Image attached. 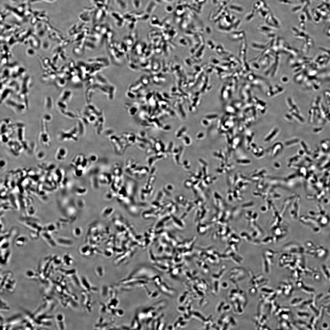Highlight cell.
Listing matches in <instances>:
<instances>
[{
  "label": "cell",
  "mask_w": 330,
  "mask_h": 330,
  "mask_svg": "<svg viewBox=\"0 0 330 330\" xmlns=\"http://www.w3.org/2000/svg\"><path fill=\"white\" fill-rule=\"evenodd\" d=\"M9 309V307L8 306L6 303L4 302L3 300L1 299V310L3 311H7Z\"/></svg>",
  "instance_id": "cell-20"
},
{
  "label": "cell",
  "mask_w": 330,
  "mask_h": 330,
  "mask_svg": "<svg viewBox=\"0 0 330 330\" xmlns=\"http://www.w3.org/2000/svg\"><path fill=\"white\" fill-rule=\"evenodd\" d=\"M57 155V159L58 160H62L65 159L67 156V151L64 148H60L58 150Z\"/></svg>",
  "instance_id": "cell-13"
},
{
  "label": "cell",
  "mask_w": 330,
  "mask_h": 330,
  "mask_svg": "<svg viewBox=\"0 0 330 330\" xmlns=\"http://www.w3.org/2000/svg\"><path fill=\"white\" fill-rule=\"evenodd\" d=\"M40 237L50 247L54 248L57 245L55 238L52 235L46 231L42 230L40 233Z\"/></svg>",
  "instance_id": "cell-3"
},
{
  "label": "cell",
  "mask_w": 330,
  "mask_h": 330,
  "mask_svg": "<svg viewBox=\"0 0 330 330\" xmlns=\"http://www.w3.org/2000/svg\"><path fill=\"white\" fill-rule=\"evenodd\" d=\"M81 283L82 284L83 288L85 289V291H87L89 292H91L92 291L96 290V288H94L91 286V284L86 278L84 277L82 278Z\"/></svg>",
  "instance_id": "cell-9"
},
{
  "label": "cell",
  "mask_w": 330,
  "mask_h": 330,
  "mask_svg": "<svg viewBox=\"0 0 330 330\" xmlns=\"http://www.w3.org/2000/svg\"><path fill=\"white\" fill-rule=\"evenodd\" d=\"M30 237L33 240H36L40 237V233L33 230H30L29 232Z\"/></svg>",
  "instance_id": "cell-16"
},
{
  "label": "cell",
  "mask_w": 330,
  "mask_h": 330,
  "mask_svg": "<svg viewBox=\"0 0 330 330\" xmlns=\"http://www.w3.org/2000/svg\"><path fill=\"white\" fill-rule=\"evenodd\" d=\"M140 320L138 314L135 317L131 323V327L132 329H140L141 328V325L140 322Z\"/></svg>",
  "instance_id": "cell-12"
},
{
  "label": "cell",
  "mask_w": 330,
  "mask_h": 330,
  "mask_svg": "<svg viewBox=\"0 0 330 330\" xmlns=\"http://www.w3.org/2000/svg\"><path fill=\"white\" fill-rule=\"evenodd\" d=\"M88 158L89 162L93 163L97 161L98 158L96 155L92 154L90 155Z\"/></svg>",
  "instance_id": "cell-19"
},
{
  "label": "cell",
  "mask_w": 330,
  "mask_h": 330,
  "mask_svg": "<svg viewBox=\"0 0 330 330\" xmlns=\"http://www.w3.org/2000/svg\"><path fill=\"white\" fill-rule=\"evenodd\" d=\"M28 239L27 237L23 235H19L16 237L15 240V244L18 247L24 246L27 243Z\"/></svg>",
  "instance_id": "cell-7"
},
{
  "label": "cell",
  "mask_w": 330,
  "mask_h": 330,
  "mask_svg": "<svg viewBox=\"0 0 330 330\" xmlns=\"http://www.w3.org/2000/svg\"><path fill=\"white\" fill-rule=\"evenodd\" d=\"M87 192L86 188L83 186H78L75 190V193L78 196H82L85 195Z\"/></svg>",
  "instance_id": "cell-14"
},
{
  "label": "cell",
  "mask_w": 330,
  "mask_h": 330,
  "mask_svg": "<svg viewBox=\"0 0 330 330\" xmlns=\"http://www.w3.org/2000/svg\"><path fill=\"white\" fill-rule=\"evenodd\" d=\"M43 230L52 235L57 234L59 230L55 223L53 222L49 223L43 226Z\"/></svg>",
  "instance_id": "cell-5"
},
{
  "label": "cell",
  "mask_w": 330,
  "mask_h": 330,
  "mask_svg": "<svg viewBox=\"0 0 330 330\" xmlns=\"http://www.w3.org/2000/svg\"><path fill=\"white\" fill-rule=\"evenodd\" d=\"M55 318L57 324L58 328L60 329H64L65 327L64 317L63 314H58Z\"/></svg>",
  "instance_id": "cell-10"
},
{
  "label": "cell",
  "mask_w": 330,
  "mask_h": 330,
  "mask_svg": "<svg viewBox=\"0 0 330 330\" xmlns=\"http://www.w3.org/2000/svg\"><path fill=\"white\" fill-rule=\"evenodd\" d=\"M96 269V273L98 277H103L104 275V270L103 268L101 266H99Z\"/></svg>",
  "instance_id": "cell-18"
},
{
  "label": "cell",
  "mask_w": 330,
  "mask_h": 330,
  "mask_svg": "<svg viewBox=\"0 0 330 330\" xmlns=\"http://www.w3.org/2000/svg\"><path fill=\"white\" fill-rule=\"evenodd\" d=\"M27 276L29 278H34L35 277H38V275L37 273H35L32 270H29L26 272Z\"/></svg>",
  "instance_id": "cell-17"
},
{
  "label": "cell",
  "mask_w": 330,
  "mask_h": 330,
  "mask_svg": "<svg viewBox=\"0 0 330 330\" xmlns=\"http://www.w3.org/2000/svg\"><path fill=\"white\" fill-rule=\"evenodd\" d=\"M52 263L54 266H60L63 264L62 259L57 255L52 256Z\"/></svg>",
  "instance_id": "cell-15"
},
{
  "label": "cell",
  "mask_w": 330,
  "mask_h": 330,
  "mask_svg": "<svg viewBox=\"0 0 330 330\" xmlns=\"http://www.w3.org/2000/svg\"><path fill=\"white\" fill-rule=\"evenodd\" d=\"M20 221L25 227L30 230H33L40 233L43 229V226L40 223L39 219L35 216L23 215L20 218Z\"/></svg>",
  "instance_id": "cell-1"
},
{
  "label": "cell",
  "mask_w": 330,
  "mask_h": 330,
  "mask_svg": "<svg viewBox=\"0 0 330 330\" xmlns=\"http://www.w3.org/2000/svg\"><path fill=\"white\" fill-rule=\"evenodd\" d=\"M1 263L4 265L7 264L11 256L10 250L9 249L5 251H1Z\"/></svg>",
  "instance_id": "cell-6"
},
{
  "label": "cell",
  "mask_w": 330,
  "mask_h": 330,
  "mask_svg": "<svg viewBox=\"0 0 330 330\" xmlns=\"http://www.w3.org/2000/svg\"><path fill=\"white\" fill-rule=\"evenodd\" d=\"M55 239L57 245L61 247L70 246L72 245V241L70 239L64 237L59 236Z\"/></svg>",
  "instance_id": "cell-4"
},
{
  "label": "cell",
  "mask_w": 330,
  "mask_h": 330,
  "mask_svg": "<svg viewBox=\"0 0 330 330\" xmlns=\"http://www.w3.org/2000/svg\"><path fill=\"white\" fill-rule=\"evenodd\" d=\"M63 264L65 266H70L73 262L72 256L68 253L65 254L62 259Z\"/></svg>",
  "instance_id": "cell-11"
},
{
  "label": "cell",
  "mask_w": 330,
  "mask_h": 330,
  "mask_svg": "<svg viewBox=\"0 0 330 330\" xmlns=\"http://www.w3.org/2000/svg\"><path fill=\"white\" fill-rule=\"evenodd\" d=\"M1 275V292L4 290L9 292H13L15 290L16 281L10 272L3 273Z\"/></svg>",
  "instance_id": "cell-2"
},
{
  "label": "cell",
  "mask_w": 330,
  "mask_h": 330,
  "mask_svg": "<svg viewBox=\"0 0 330 330\" xmlns=\"http://www.w3.org/2000/svg\"><path fill=\"white\" fill-rule=\"evenodd\" d=\"M160 290L164 293L169 295H174V289L170 288L165 283L162 282L161 284L157 286Z\"/></svg>",
  "instance_id": "cell-8"
}]
</instances>
